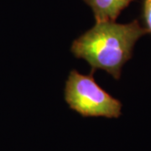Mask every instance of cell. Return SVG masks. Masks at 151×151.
<instances>
[{"instance_id":"cell-3","label":"cell","mask_w":151,"mask_h":151,"mask_svg":"<svg viewBox=\"0 0 151 151\" xmlns=\"http://www.w3.org/2000/svg\"><path fill=\"white\" fill-rule=\"evenodd\" d=\"M92 9L96 22L115 21L134 0H83Z\"/></svg>"},{"instance_id":"cell-1","label":"cell","mask_w":151,"mask_h":151,"mask_svg":"<svg viewBox=\"0 0 151 151\" xmlns=\"http://www.w3.org/2000/svg\"><path fill=\"white\" fill-rule=\"evenodd\" d=\"M146 34L148 30L137 19L129 24L97 22L76 39L70 51L76 58L85 60L92 72L100 69L119 79L123 66L132 58L135 44Z\"/></svg>"},{"instance_id":"cell-2","label":"cell","mask_w":151,"mask_h":151,"mask_svg":"<svg viewBox=\"0 0 151 151\" xmlns=\"http://www.w3.org/2000/svg\"><path fill=\"white\" fill-rule=\"evenodd\" d=\"M65 100L72 110L84 117L118 119L122 103L95 81L92 74L71 70L65 82Z\"/></svg>"},{"instance_id":"cell-4","label":"cell","mask_w":151,"mask_h":151,"mask_svg":"<svg viewBox=\"0 0 151 151\" xmlns=\"http://www.w3.org/2000/svg\"><path fill=\"white\" fill-rule=\"evenodd\" d=\"M142 14L146 29L151 33V0H143Z\"/></svg>"}]
</instances>
